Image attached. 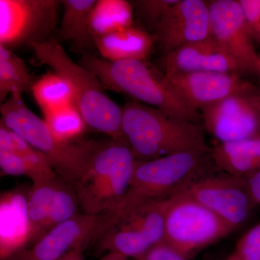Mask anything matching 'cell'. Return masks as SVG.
Here are the masks:
<instances>
[{"mask_svg": "<svg viewBox=\"0 0 260 260\" xmlns=\"http://www.w3.org/2000/svg\"><path fill=\"white\" fill-rule=\"evenodd\" d=\"M254 42L260 44V0H238Z\"/></svg>", "mask_w": 260, "mask_h": 260, "instance_id": "obj_32", "label": "cell"}, {"mask_svg": "<svg viewBox=\"0 0 260 260\" xmlns=\"http://www.w3.org/2000/svg\"><path fill=\"white\" fill-rule=\"evenodd\" d=\"M219 171L211 148L137 160L129 189L114 215L119 220L145 202L172 196L193 181Z\"/></svg>", "mask_w": 260, "mask_h": 260, "instance_id": "obj_3", "label": "cell"}, {"mask_svg": "<svg viewBox=\"0 0 260 260\" xmlns=\"http://www.w3.org/2000/svg\"><path fill=\"white\" fill-rule=\"evenodd\" d=\"M80 208L74 186L61 178L54 192L43 236L53 228L78 215Z\"/></svg>", "mask_w": 260, "mask_h": 260, "instance_id": "obj_28", "label": "cell"}, {"mask_svg": "<svg viewBox=\"0 0 260 260\" xmlns=\"http://www.w3.org/2000/svg\"><path fill=\"white\" fill-rule=\"evenodd\" d=\"M28 189L18 187L4 191L0 198V259L10 260L26 249L30 229Z\"/></svg>", "mask_w": 260, "mask_h": 260, "instance_id": "obj_15", "label": "cell"}, {"mask_svg": "<svg viewBox=\"0 0 260 260\" xmlns=\"http://www.w3.org/2000/svg\"><path fill=\"white\" fill-rule=\"evenodd\" d=\"M235 229L189 197L174 194L168 208L164 242L188 260Z\"/></svg>", "mask_w": 260, "mask_h": 260, "instance_id": "obj_7", "label": "cell"}, {"mask_svg": "<svg viewBox=\"0 0 260 260\" xmlns=\"http://www.w3.org/2000/svg\"><path fill=\"white\" fill-rule=\"evenodd\" d=\"M258 95H259V99L260 101V88H258Z\"/></svg>", "mask_w": 260, "mask_h": 260, "instance_id": "obj_37", "label": "cell"}, {"mask_svg": "<svg viewBox=\"0 0 260 260\" xmlns=\"http://www.w3.org/2000/svg\"><path fill=\"white\" fill-rule=\"evenodd\" d=\"M117 223L112 214L80 213L53 228L35 244L10 260H57L71 251L85 249Z\"/></svg>", "mask_w": 260, "mask_h": 260, "instance_id": "obj_9", "label": "cell"}, {"mask_svg": "<svg viewBox=\"0 0 260 260\" xmlns=\"http://www.w3.org/2000/svg\"><path fill=\"white\" fill-rule=\"evenodd\" d=\"M200 113L205 129L218 143L260 138L258 88L234 94Z\"/></svg>", "mask_w": 260, "mask_h": 260, "instance_id": "obj_11", "label": "cell"}, {"mask_svg": "<svg viewBox=\"0 0 260 260\" xmlns=\"http://www.w3.org/2000/svg\"><path fill=\"white\" fill-rule=\"evenodd\" d=\"M210 37L237 65L240 75L259 73V55L238 0L208 2Z\"/></svg>", "mask_w": 260, "mask_h": 260, "instance_id": "obj_12", "label": "cell"}, {"mask_svg": "<svg viewBox=\"0 0 260 260\" xmlns=\"http://www.w3.org/2000/svg\"><path fill=\"white\" fill-rule=\"evenodd\" d=\"M60 0H0V45L15 48L54 38Z\"/></svg>", "mask_w": 260, "mask_h": 260, "instance_id": "obj_8", "label": "cell"}, {"mask_svg": "<svg viewBox=\"0 0 260 260\" xmlns=\"http://www.w3.org/2000/svg\"><path fill=\"white\" fill-rule=\"evenodd\" d=\"M166 75L181 74L196 71L239 74L234 61L220 50L211 37L190 43L162 56Z\"/></svg>", "mask_w": 260, "mask_h": 260, "instance_id": "obj_16", "label": "cell"}, {"mask_svg": "<svg viewBox=\"0 0 260 260\" xmlns=\"http://www.w3.org/2000/svg\"><path fill=\"white\" fill-rule=\"evenodd\" d=\"M171 197L142 203L118 221L124 222L139 231L152 245L164 241L166 220Z\"/></svg>", "mask_w": 260, "mask_h": 260, "instance_id": "obj_21", "label": "cell"}, {"mask_svg": "<svg viewBox=\"0 0 260 260\" xmlns=\"http://www.w3.org/2000/svg\"><path fill=\"white\" fill-rule=\"evenodd\" d=\"M134 8L126 0H97L89 19V32L95 38L133 26Z\"/></svg>", "mask_w": 260, "mask_h": 260, "instance_id": "obj_20", "label": "cell"}, {"mask_svg": "<svg viewBox=\"0 0 260 260\" xmlns=\"http://www.w3.org/2000/svg\"><path fill=\"white\" fill-rule=\"evenodd\" d=\"M0 151H13L23 158L42 177L58 176L46 155L0 121Z\"/></svg>", "mask_w": 260, "mask_h": 260, "instance_id": "obj_26", "label": "cell"}, {"mask_svg": "<svg viewBox=\"0 0 260 260\" xmlns=\"http://www.w3.org/2000/svg\"><path fill=\"white\" fill-rule=\"evenodd\" d=\"M121 129L139 161L210 148L200 124L174 119L135 100L122 107Z\"/></svg>", "mask_w": 260, "mask_h": 260, "instance_id": "obj_2", "label": "cell"}, {"mask_svg": "<svg viewBox=\"0 0 260 260\" xmlns=\"http://www.w3.org/2000/svg\"><path fill=\"white\" fill-rule=\"evenodd\" d=\"M155 43L154 34L134 26L93 39L103 59L112 61L147 60Z\"/></svg>", "mask_w": 260, "mask_h": 260, "instance_id": "obj_17", "label": "cell"}, {"mask_svg": "<svg viewBox=\"0 0 260 260\" xmlns=\"http://www.w3.org/2000/svg\"><path fill=\"white\" fill-rule=\"evenodd\" d=\"M21 93H13L1 106V120L50 160L58 176L70 184L79 180L88 166L95 140L63 142L44 119L25 105Z\"/></svg>", "mask_w": 260, "mask_h": 260, "instance_id": "obj_6", "label": "cell"}, {"mask_svg": "<svg viewBox=\"0 0 260 260\" xmlns=\"http://www.w3.org/2000/svg\"><path fill=\"white\" fill-rule=\"evenodd\" d=\"M154 35L155 46L162 56L186 44L210 37L208 2L178 0L164 14Z\"/></svg>", "mask_w": 260, "mask_h": 260, "instance_id": "obj_13", "label": "cell"}, {"mask_svg": "<svg viewBox=\"0 0 260 260\" xmlns=\"http://www.w3.org/2000/svg\"><path fill=\"white\" fill-rule=\"evenodd\" d=\"M132 260H138V259H132Z\"/></svg>", "mask_w": 260, "mask_h": 260, "instance_id": "obj_39", "label": "cell"}, {"mask_svg": "<svg viewBox=\"0 0 260 260\" xmlns=\"http://www.w3.org/2000/svg\"><path fill=\"white\" fill-rule=\"evenodd\" d=\"M97 241L99 251L118 253L129 259H138L153 246L141 232L121 221H117Z\"/></svg>", "mask_w": 260, "mask_h": 260, "instance_id": "obj_23", "label": "cell"}, {"mask_svg": "<svg viewBox=\"0 0 260 260\" xmlns=\"http://www.w3.org/2000/svg\"><path fill=\"white\" fill-rule=\"evenodd\" d=\"M80 64L93 73L106 90L125 94L174 119L203 123L201 114L182 100L165 73L147 60L112 61L85 53Z\"/></svg>", "mask_w": 260, "mask_h": 260, "instance_id": "obj_1", "label": "cell"}, {"mask_svg": "<svg viewBox=\"0 0 260 260\" xmlns=\"http://www.w3.org/2000/svg\"><path fill=\"white\" fill-rule=\"evenodd\" d=\"M248 191L254 205L260 204V170L245 176Z\"/></svg>", "mask_w": 260, "mask_h": 260, "instance_id": "obj_34", "label": "cell"}, {"mask_svg": "<svg viewBox=\"0 0 260 260\" xmlns=\"http://www.w3.org/2000/svg\"><path fill=\"white\" fill-rule=\"evenodd\" d=\"M97 0H61L63 16L55 38L59 43L73 42L79 49L94 46L89 32V19Z\"/></svg>", "mask_w": 260, "mask_h": 260, "instance_id": "obj_19", "label": "cell"}, {"mask_svg": "<svg viewBox=\"0 0 260 260\" xmlns=\"http://www.w3.org/2000/svg\"><path fill=\"white\" fill-rule=\"evenodd\" d=\"M211 155L219 170L245 177L260 170V138L218 143L211 148Z\"/></svg>", "mask_w": 260, "mask_h": 260, "instance_id": "obj_18", "label": "cell"}, {"mask_svg": "<svg viewBox=\"0 0 260 260\" xmlns=\"http://www.w3.org/2000/svg\"><path fill=\"white\" fill-rule=\"evenodd\" d=\"M30 47L39 64L47 65L69 83L75 105L88 128L112 139L125 140L121 129L122 107L108 96L93 73L72 60L55 37Z\"/></svg>", "mask_w": 260, "mask_h": 260, "instance_id": "obj_5", "label": "cell"}, {"mask_svg": "<svg viewBox=\"0 0 260 260\" xmlns=\"http://www.w3.org/2000/svg\"><path fill=\"white\" fill-rule=\"evenodd\" d=\"M225 260H260V223L240 238Z\"/></svg>", "mask_w": 260, "mask_h": 260, "instance_id": "obj_31", "label": "cell"}, {"mask_svg": "<svg viewBox=\"0 0 260 260\" xmlns=\"http://www.w3.org/2000/svg\"><path fill=\"white\" fill-rule=\"evenodd\" d=\"M166 75L182 100L199 112L234 94L256 88L234 73L196 71Z\"/></svg>", "mask_w": 260, "mask_h": 260, "instance_id": "obj_14", "label": "cell"}, {"mask_svg": "<svg viewBox=\"0 0 260 260\" xmlns=\"http://www.w3.org/2000/svg\"><path fill=\"white\" fill-rule=\"evenodd\" d=\"M178 0H138L132 2L138 18L155 34L168 10Z\"/></svg>", "mask_w": 260, "mask_h": 260, "instance_id": "obj_29", "label": "cell"}, {"mask_svg": "<svg viewBox=\"0 0 260 260\" xmlns=\"http://www.w3.org/2000/svg\"><path fill=\"white\" fill-rule=\"evenodd\" d=\"M138 260H187L167 242L154 244Z\"/></svg>", "mask_w": 260, "mask_h": 260, "instance_id": "obj_33", "label": "cell"}, {"mask_svg": "<svg viewBox=\"0 0 260 260\" xmlns=\"http://www.w3.org/2000/svg\"><path fill=\"white\" fill-rule=\"evenodd\" d=\"M37 78L30 74L23 59L8 48L0 45V102L8 95L31 91Z\"/></svg>", "mask_w": 260, "mask_h": 260, "instance_id": "obj_24", "label": "cell"}, {"mask_svg": "<svg viewBox=\"0 0 260 260\" xmlns=\"http://www.w3.org/2000/svg\"><path fill=\"white\" fill-rule=\"evenodd\" d=\"M60 179L59 176L47 178L32 182V185L29 187L28 209L31 232L28 247L43 237L44 225Z\"/></svg>", "mask_w": 260, "mask_h": 260, "instance_id": "obj_22", "label": "cell"}, {"mask_svg": "<svg viewBox=\"0 0 260 260\" xmlns=\"http://www.w3.org/2000/svg\"><path fill=\"white\" fill-rule=\"evenodd\" d=\"M136 161L126 140H95L85 172L73 184L83 213L114 215L129 189Z\"/></svg>", "mask_w": 260, "mask_h": 260, "instance_id": "obj_4", "label": "cell"}, {"mask_svg": "<svg viewBox=\"0 0 260 260\" xmlns=\"http://www.w3.org/2000/svg\"><path fill=\"white\" fill-rule=\"evenodd\" d=\"M100 260H129V258L116 252H108Z\"/></svg>", "mask_w": 260, "mask_h": 260, "instance_id": "obj_36", "label": "cell"}, {"mask_svg": "<svg viewBox=\"0 0 260 260\" xmlns=\"http://www.w3.org/2000/svg\"><path fill=\"white\" fill-rule=\"evenodd\" d=\"M0 169L1 177L25 176L28 177L32 182L47 179L42 177L20 155L13 151L0 152Z\"/></svg>", "mask_w": 260, "mask_h": 260, "instance_id": "obj_30", "label": "cell"}, {"mask_svg": "<svg viewBox=\"0 0 260 260\" xmlns=\"http://www.w3.org/2000/svg\"><path fill=\"white\" fill-rule=\"evenodd\" d=\"M43 114L51 133L63 142L70 143L83 139L82 137L88 128L74 102Z\"/></svg>", "mask_w": 260, "mask_h": 260, "instance_id": "obj_27", "label": "cell"}, {"mask_svg": "<svg viewBox=\"0 0 260 260\" xmlns=\"http://www.w3.org/2000/svg\"><path fill=\"white\" fill-rule=\"evenodd\" d=\"M32 96L43 114L74 102L70 85L55 72H47L37 78L31 89Z\"/></svg>", "mask_w": 260, "mask_h": 260, "instance_id": "obj_25", "label": "cell"}, {"mask_svg": "<svg viewBox=\"0 0 260 260\" xmlns=\"http://www.w3.org/2000/svg\"><path fill=\"white\" fill-rule=\"evenodd\" d=\"M181 194L203 205L237 229L249 217L254 203L248 191L245 177L219 171L181 188Z\"/></svg>", "mask_w": 260, "mask_h": 260, "instance_id": "obj_10", "label": "cell"}, {"mask_svg": "<svg viewBox=\"0 0 260 260\" xmlns=\"http://www.w3.org/2000/svg\"><path fill=\"white\" fill-rule=\"evenodd\" d=\"M259 73L260 74V55H259Z\"/></svg>", "mask_w": 260, "mask_h": 260, "instance_id": "obj_38", "label": "cell"}, {"mask_svg": "<svg viewBox=\"0 0 260 260\" xmlns=\"http://www.w3.org/2000/svg\"><path fill=\"white\" fill-rule=\"evenodd\" d=\"M83 249H77L71 251L57 260H85Z\"/></svg>", "mask_w": 260, "mask_h": 260, "instance_id": "obj_35", "label": "cell"}]
</instances>
